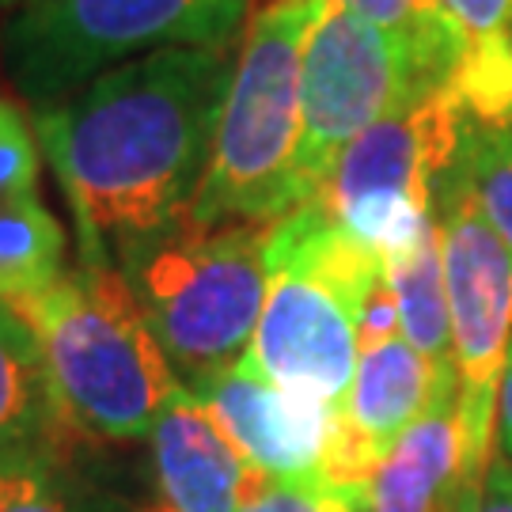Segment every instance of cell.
<instances>
[{"label":"cell","instance_id":"1","mask_svg":"<svg viewBox=\"0 0 512 512\" xmlns=\"http://www.w3.org/2000/svg\"><path fill=\"white\" fill-rule=\"evenodd\" d=\"M232 50H164L35 107L38 148L80 236V262H114L198 198L232 80Z\"/></svg>","mask_w":512,"mask_h":512},{"label":"cell","instance_id":"2","mask_svg":"<svg viewBox=\"0 0 512 512\" xmlns=\"http://www.w3.org/2000/svg\"><path fill=\"white\" fill-rule=\"evenodd\" d=\"M323 4L274 0L251 19L220 107L209 167L190 205L198 228L277 224L304 205L300 69Z\"/></svg>","mask_w":512,"mask_h":512},{"label":"cell","instance_id":"3","mask_svg":"<svg viewBox=\"0 0 512 512\" xmlns=\"http://www.w3.org/2000/svg\"><path fill=\"white\" fill-rule=\"evenodd\" d=\"M270 224L198 228L190 213L114 251V266L183 387L247 357L266 304Z\"/></svg>","mask_w":512,"mask_h":512},{"label":"cell","instance_id":"4","mask_svg":"<svg viewBox=\"0 0 512 512\" xmlns=\"http://www.w3.org/2000/svg\"><path fill=\"white\" fill-rule=\"evenodd\" d=\"M16 311L46 349L61 418L80 433L148 437L183 387L114 262H80Z\"/></svg>","mask_w":512,"mask_h":512},{"label":"cell","instance_id":"5","mask_svg":"<svg viewBox=\"0 0 512 512\" xmlns=\"http://www.w3.org/2000/svg\"><path fill=\"white\" fill-rule=\"evenodd\" d=\"M266 270V304L247 357L270 384L342 406L361 357L357 315L384 281V258L311 198L270 224Z\"/></svg>","mask_w":512,"mask_h":512},{"label":"cell","instance_id":"6","mask_svg":"<svg viewBox=\"0 0 512 512\" xmlns=\"http://www.w3.org/2000/svg\"><path fill=\"white\" fill-rule=\"evenodd\" d=\"M251 0H35L4 19L0 61L27 103L164 50H232Z\"/></svg>","mask_w":512,"mask_h":512},{"label":"cell","instance_id":"7","mask_svg":"<svg viewBox=\"0 0 512 512\" xmlns=\"http://www.w3.org/2000/svg\"><path fill=\"white\" fill-rule=\"evenodd\" d=\"M467 137L448 88H418L338 156L315 194L334 224L391 258L437 220V190Z\"/></svg>","mask_w":512,"mask_h":512},{"label":"cell","instance_id":"8","mask_svg":"<svg viewBox=\"0 0 512 512\" xmlns=\"http://www.w3.org/2000/svg\"><path fill=\"white\" fill-rule=\"evenodd\" d=\"M437 228L452 319L463 471L467 482H478L490 471L501 380L512 353V251L478 209L463 148L440 179Z\"/></svg>","mask_w":512,"mask_h":512},{"label":"cell","instance_id":"9","mask_svg":"<svg viewBox=\"0 0 512 512\" xmlns=\"http://www.w3.org/2000/svg\"><path fill=\"white\" fill-rule=\"evenodd\" d=\"M425 84L410 42L353 8L327 0L304 46L300 69V194L311 202L338 156L368 126L403 107Z\"/></svg>","mask_w":512,"mask_h":512},{"label":"cell","instance_id":"10","mask_svg":"<svg viewBox=\"0 0 512 512\" xmlns=\"http://www.w3.org/2000/svg\"><path fill=\"white\" fill-rule=\"evenodd\" d=\"M262 478H323L342 429V406L270 384L251 357L186 387Z\"/></svg>","mask_w":512,"mask_h":512},{"label":"cell","instance_id":"11","mask_svg":"<svg viewBox=\"0 0 512 512\" xmlns=\"http://www.w3.org/2000/svg\"><path fill=\"white\" fill-rule=\"evenodd\" d=\"M456 391V372H440L403 334L365 346L342 399V429L327 459V482L368 486L387 448L437 403Z\"/></svg>","mask_w":512,"mask_h":512},{"label":"cell","instance_id":"12","mask_svg":"<svg viewBox=\"0 0 512 512\" xmlns=\"http://www.w3.org/2000/svg\"><path fill=\"white\" fill-rule=\"evenodd\" d=\"M152 463L156 512H239L262 478L186 387L167 399L156 418Z\"/></svg>","mask_w":512,"mask_h":512},{"label":"cell","instance_id":"13","mask_svg":"<svg viewBox=\"0 0 512 512\" xmlns=\"http://www.w3.org/2000/svg\"><path fill=\"white\" fill-rule=\"evenodd\" d=\"M467 486L456 391H444L368 478L372 512H456Z\"/></svg>","mask_w":512,"mask_h":512},{"label":"cell","instance_id":"14","mask_svg":"<svg viewBox=\"0 0 512 512\" xmlns=\"http://www.w3.org/2000/svg\"><path fill=\"white\" fill-rule=\"evenodd\" d=\"M61 421L46 349L35 327L0 300V452L35 448Z\"/></svg>","mask_w":512,"mask_h":512},{"label":"cell","instance_id":"15","mask_svg":"<svg viewBox=\"0 0 512 512\" xmlns=\"http://www.w3.org/2000/svg\"><path fill=\"white\" fill-rule=\"evenodd\" d=\"M384 274L399 308V330L425 361L440 372H456L452 361V319H448V285H444V255H440L437 220L403 251L384 258Z\"/></svg>","mask_w":512,"mask_h":512},{"label":"cell","instance_id":"16","mask_svg":"<svg viewBox=\"0 0 512 512\" xmlns=\"http://www.w3.org/2000/svg\"><path fill=\"white\" fill-rule=\"evenodd\" d=\"M61 266L65 228L38 190L0 198V300L12 308L35 300L65 274Z\"/></svg>","mask_w":512,"mask_h":512},{"label":"cell","instance_id":"17","mask_svg":"<svg viewBox=\"0 0 512 512\" xmlns=\"http://www.w3.org/2000/svg\"><path fill=\"white\" fill-rule=\"evenodd\" d=\"M338 4L353 8L357 16L372 19L376 27L403 35L414 57H418L425 84H437V88L448 84L452 65L459 57V42L444 27V19L437 16V0H338Z\"/></svg>","mask_w":512,"mask_h":512},{"label":"cell","instance_id":"18","mask_svg":"<svg viewBox=\"0 0 512 512\" xmlns=\"http://www.w3.org/2000/svg\"><path fill=\"white\" fill-rule=\"evenodd\" d=\"M463 164L475 186L482 217L512 251V126L471 129L463 137Z\"/></svg>","mask_w":512,"mask_h":512},{"label":"cell","instance_id":"19","mask_svg":"<svg viewBox=\"0 0 512 512\" xmlns=\"http://www.w3.org/2000/svg\"><path fill=\"white\" fill-rule=\"evenodd\" d=\"M368 486H338L327 478H258L239 512H361Z\"/></svg>","mask_w":512,"mask_h":512},{"label":"cell","instance_id":"20","mask_svg":"<svg viewBox=\"0 0 512 512\" xmlns=\"http://www.w3.org/2000/svg\"><path fill=\"white\" fill-rule=\"evenodd\" d=\"M0 512H69L38 448L0 452Z\"/></svg>","mask_w":512,"mask_h":512},{"label":"cell","instance_id":"21","mask_svg":"<svg viewBox=\"0 0 512 512\" xmlns=\"http://www.w3.org/2000/svg\"><path fill=\"white\" fill-rule=\"evenodd\" d=\"M38 190V137L27 114L0 99V198Z\"/></svg>","mask_w":512,"mask_h":512},{"label":"cell","instance_id":"22","mask_svg":"<svg viewBox=\"0 0 512 512\" xmlns=\"http://www.w3.org/2000/svg\"><path fill=\"white\" fill-rule=\"evenodd\" d=\"M437 16L456 35L459 50L512 35V0H437Z\"/></svg>","mask_w":512,"mask_h":512},{"label":"cell","instance_id":"23","mask_svg":"<svg viewBox=\"0 0 512 512\" xmlns=\"http://www.w3.org/2000/svg\"><path fill=\"white\" fill-rule=\"evenodd\" d=\"M456 512H512V463H490L486 478L467 482Z\"/></svg>","mask_w":512,"mask_h":512},{"label":"cell","instance_id":"24","mask_svg":"<svg viewBox=\"0 0 512 512\" xmlns=\"http://www.w3.org/2000/svg\"><path fill=\"white\" fill-rule=\"evenodd\" d=\"M497 429H501V448L512 459V353L509 368H505V380H501V403H497Z\"/></svg>","mask_w":512,"mask_h":512},{"label":"cell","instance_id":"25","mask_svg":"<svg viewBox=\"0 0 512 512\" xmlns=\"http://www.w3.org/2000/svg\"><path fill=\"white\" fill-rule=\"evenodd\" d=\"M27 4H35V0H0V12H19V8H27Z\"/></svg>","mask_w":512,"mask_h":512},{"label":"cell","instance_id":"26","mask_svg":"<svg viewBox=\"0 0 512 512\" xmlns=\"http://www.w3.org/2000/svg\"><path fill=\"white\" fill-rule=\"evenodd\" d=\"M361 512H372V509H368V505H365V509H361Z\"/></svg>","mask_w":512,"mask_h":512}]
</instances>
